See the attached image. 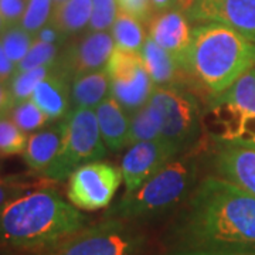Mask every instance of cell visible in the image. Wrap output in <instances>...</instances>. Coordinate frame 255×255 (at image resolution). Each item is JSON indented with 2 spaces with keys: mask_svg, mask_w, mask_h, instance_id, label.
<instances>
[{
  "mask_svg": "<svg viewBox=\"0 0 255 255\" xmlns=\"http://www.w3.org/2000/svg\"><path fill=\"white\" fill-rule=\"evenodd\" d=\"M184 251L255 250V196L223 177H206L179 224Z\"/></svg>",
  "mask_w": 255,
  "mask_h": 255,
  "instance_id": "6da1fadb",
  "label": "cell"
},
{
  "mask_svg": "<svg viewBox=\"0 0 255 255\" xmlns=\"http://www.w3.org/2000/svg\"><path fill=\"white\" fill-rule=\"evenodd\" d=\"M88 219L53 189L20 194L0 207V247L44 255L85 228Z\"/></svg>",
  "mask_w": 255,
  "mask_h": 255,
  "instance_id": "7a4b0ae2",
  "label": "cell"
},
{
  "mask_svg": "<svg viewBox=\"0 0 255 255\" xmlns=\"http://www.w3.org/2000/svg\"><path fill=\"white\" fill-rule=\"evenodd\" d=\"M255 67V43L221 21L193 28L184 70L211 95H219Z\"/></svg>",
  "mask_w": 255,
  "mask_h": 255,
  "instance_id": "3957f363",
  "label": "cell"
},
{
  "mask_svg": "<svg viewBox=\"0 0 255 255\" xmlns=\"http://www.w3.org/2000/svg\"><path fill=\"white\" fill-rule=\"evenodd\" d=\"M197 177V164L190 159L172 160L140 187L122 196L108 210L107 219L139 220L155 217L176 207L190 194Z\"/></svg>",
  "mask_w": 255,
  "mask_h": 255,
  "instance_id": "277c9868",
  "label": "cell"
},
{
  "mask_svg": "<svg viewBox=\"0 0 255 255\" xmlns=\"http://www.w3.org/2000/svg\"><path fill=\"white\" fill-rule=\"evenodd\" d=\"M206 124L221 145L255 147V67L226 91L213 95Z\"/></svg>",
  "mask_w": 255,
  "mask_h": 255,
  "instance_id": "5b68a950",
  "label": "cell"
},
{
  "mask_svg": "<svg viewBox=\"0 0 255 255\" xmlns=\"http://www.w3.org/2000/svg\"><path fill=\"white\" fill-rule=\"evenodd\" d=\"M107 152L108 147L101 137L95 111L73 108L64 119L60 152L41 176L48 182H63L82 164L102 160Z\"/></svg>",
  "mask_w": 255,
  "mask_h": 255,
  "instance_id": "8992f818",
  "label": "cell"
},
{
  "mask_svg": "<svg viewBox=\"0 0 255 255\" xmlns=\"http://www.w3.org/2000/svg\"><path fill=\"white\" fill-rule=\"evenodd\" d=\"M147 104L155 111L162 139L179 153L197 142L200 110L191 94L180 87H155Z\"/></svg>",
  "mask_w": 255,
  "mask_h": 255,
  "instance_id": "52a82bcc",
  "label": "cell"
},
{
  "mask_svg": "<svg viewBox=\"0 0 255 255\" xmlns=\"http://www.w3.org/2000/svg\"><path fill=\"white\" fill-rule=\"evenodd\" d=\"M143 238L124 220L107 219L82 228L54 251L44 255H135Z\"/></svg>",
  "mask_w": 255,
  "mask_h": 255,
  "instance_id": "ba28073f",
  "label": "cell"
},
{
  "mask_svg": "<svg viewBox=\"0 0 255 255\" xmlns=\"http://www.w3.org/2000/svg\"><path fill=\"white\" fill-rule=\"evenodd\" d=\"M111 78V97L130 117L150 100L155 84L147 74L140 53L115 47L107 64Z\"/></svg>",
  "mask_w": 255,
  "mask_h": 255,
  "instance_id": "9c48e42d",
  "label": "cell"
},
{
  "mask_svg": "<svg viewBox=\"0 0 255 255\" xmlns=\"http://www.w3.org/2000/svg\"><path fill=\"white\" fill-rule=\"evenodd\" d=\"M122 180L121 167L110 162L82 164L68 177L67 197L78 210H102L114 200Z\"/></svg>",
  "mask_w": 255,
  "mask_h": 255,
  "instance_id": "30bf717a",
  "label": "cell"
},
{
  "mask_svg": "<svg viewBox=\"0 0 255 255\" xmlns=\"http://www.w3.org/2000/svg\"><path fill=\"white\" fill-rule=\"evenodd\" d=\"M114 48L115 41L111 33L88 31L61 48L53 68L71 81L77 75L107 68Z\"/></svg>",
  "mask_w": 255,
  "mask_h": 255,
  "instance_id": "8fae6325",
  "label": "cell"
},
{
  "mask_svg": "<svg viewBox=\"0 0 255 255\" xmlns=\"http://www.w3.org/2000/svg\"><path fill=\"white\" fill-rule=\"evenodd\" d=\"M177 153L179 150L164 142L163 139L139 142L130 146L121 163V172L127 186V193L135 191L137 187H140L147 179H150L162 167L172 162Z\"/></svg>",
  "mask_w": 255,
  "mask_h": 255,
  "instance_id": "7c38bea8",
  "label": "cell"
},
{
  "mask_svg": "<svg viewBox=\"0 0 255 255\" xmlns=\"http://www.w3.org/2000/svg\"><path fill=\"white\" fill-rule=\"evenodd\" d=\"M147 34L157 46L173 55L184 68L193 28L190 27L189 17L183 11L169 9L155 13L147 21Z\"/></svg>",
  "mask_w": 255,
  "mask_h": 255,
  "instance_id": "4fadbf2b",
  "label": "cell"
},
{
  "mask_svg": "<svg viewBox=\"0 0 255 255\" xmlns=\"http://www.w3.org/2000/svg\"><path fill=\"white\" fill-rule=\"evenodd\" d=\"M214 163L220 177L255 196V147L223 145Z\"/></svg>",
  "mask_w": 255,
  "mask_h": 255,
  "instance_id": "5bb4252c",
  "label": "cell"
},
{
  "mask_svg": "<svg viewBox=\"0 0 255 255\" xmlns=\"http://www.w3.org/2000/svg\"><path fill=\"white\" fill-rule=\"evenodd\" d=\"M31 100L51 122L63 121L73 110L71 81L53 68V71L37 85Z\"/></svg>",
  "mask_w": 255,
  "mask_h": 255,
  "instance_id": "9a60e30c",
  "label": "cell"
},
{
  "mask_svg": "<svg viewBox=\"0 0 255 255\" xmlns=\"http://www.w3.org/2000/svg\"><path fill=\"white\" fill-rule=\"evenodd\" d=\"M64 119L55 127L44 128L28 135L27 145L21 153L27 167L34 173L43 174L54 162L63 143Z\"/></svg>",
  "mask_w": 255,
  "mask_h": 255,
  "instance_id": "2e32d148",
  "label": "cell"
},
{
  "mask_svg": "<svg viewBox=\"0 0 255 255\" xmlns=\"http://www.w3.org/2000/svg\"><path fill=\"white\" fill-rule=\"evenodd\" d=\"M95 115L100 127L101 137L110 150L118 152L129 146L130 117L119 105L118 101L111 97V94L95 110Z\"/></svg>",
  "mask_w": 255,
  "mask_h": 255,
  "instance_id": "e0dca14e",
  "label": "cell"
},
{
  "mask_svg": "<svg viewBox=\"0 0 255 255\" xmlns=\"http://www.w3.org/2000/svg\"><path fill=\"white\" fill-rule=\"evenodd\" d=\"M140 55L155 87H177L176 84L179 82L182 74L189 75L173 55L157 46L149 36L140 50Z\"/></svg>",
  "mask_w": 255,
  "mask_h": 255,
  "instance_id": "ac0fdd59",
  "label": "cell"
},
{
  "mask_svg": "<svg viewBox=\"0 0 255 255\" xmlns=\"http://www.w3.org/2000/svg\"><path fill=\"white\" fill-rule=\"evenodd\" d=\"M111 94V78L107 68L77 75L71 80L73 108L97 110Z\"/></svg>",
  "mask_w": 255,
  "mask_h": 255,
  "instance_id": "d6986e66",
  "label": "cell"
},
{
  "mask_svg": "<svg viewBox=\"0 0 255 255\" xmlns=\"http://www.w3.org/2000/svg\"><path fill=\"white\" fill-rule=\"evenodd\" d=\"M92 14V0H65L55 4L50 23L67 37L88 28Z\"/></svg>",
  "mask_w": 255,
  "mask_h": 255,
  "instance_id": "ffe728a7",
  "label": "cell"
},
{
  "mask_svg": "<svg viewBox=\"0 0 255 255\" xmlns=\"http://www.w3.org/2000/svg\"><path fill=\"white\" fill-rule=\"evenodd\" d=\"M217 21L255 43V0H223Z\"/></svg>",
  "mask_w": 255,
  "mask_h": 255,
  "instance_id": "44dd1931",
  "label": "cell"
},
{
  "mask_svg": "<svg viewBox=\"0 0 255 255\" xmlns=\"http://www.w3.org/2000/svg\"><path fill=\"white\" fill-rule=\"evenodd\" d=\"M143 24L145 23L142 20L129 14L125 10L119 9L117 18L111 27V34L115 41V47L140 53L147 38Z\"/></svg>",
  "mask_w": 255,
  "mask_h": 255,
  "instance_id": "7402d4cb",
  "label": "cell"
},
{
  "mask_svg": "<svg viewBox=\"0 0 255 255\" xmlns=\"http://www.w3.org/2000/svg\"><path fill=\"white\" fill-rule=\"evenodd\" d=\"M162 139L159 121L155 111L149 104L130 115V132H129V146L139 142L159 140Z\"/></svg>",
  "mask_w": 255,
  "mask_h": 255,
  "instance_id": "603a6c76",
  "label": "cell"
},
{
  "mask_svg": "<svg viewBox=\"0 0 255 255\" xmlns=\"http://www.w3.org/2000/svg\"><path fill=\"white\" fill-rule=\"evenodd\" d=\"M7 115L26 133L44 129V127L51 122L31 98L14 104Z\"/></svg>",
  "mask_w": 255,
  "mask_h": 255,
  "instance_id": "cb8c5ba5",
  "label": "cell"
},
{
  "mask_svg": "<svg viewBox=\"0 0 255 255\" xmlns=\"http://www.w3.org/2000/svg\"><path fill=\"white\" fill-rule=\"evenodd\" d=\"M51 71H53V65H44V67H38V68H33L28 71L14 74L11 77V80L7 82L14 104L30 100L33 97V92L36 90L37 85Z\"/></svg>",
  "mask_w": 255,
  "mask_h": 255,
  "instance_id": "d4e9b609",
  "label": "cell"
},
{
  "mask_svg": "<svg viewBox=\"0 0 255 255\" xmlns=\"http://www.w3.org/2000/svg\"><path fill=\"white\" fill-rule=\"evenodd\" d=\"M34 41V36L20 24H11L1 33L0 43L10 60L17 65L28 53Z\"/></svg>",
  "mask_w": 255,
  "mask_h": 255,
  "instance_id": "484cf974",
  "label": "cell"
},
{
  "mask_svg": "<svg viewBox=\"0 0 255 255\" xmlns=\"http://www.w3.org/2000/svg\"><path fill=\"white\" fill-rule=\"evenodd\" d=\"M28 135L11 121L9 115H0V156L20 155L27 145Z\"/></svg>",
  "mask_w": 255,
  "mask_h": 255,
  "instance_id": "4316f807",
  "label": "cell"
},
{
  "mask_svg": "<svg viewBox=\"0 0 255 255\" xmlns=\"http://www.w3.org/2000/svg\"><path fill=\"white\" fill-rule=\"evenodd\" d=\"M53 0H28L26 11L20 20V26L36 36V33L50 23L54 11Z\"/></svg>",
  "mask_w": 255,
  "mask_h": 255,
  "instance_id": "83f0119b",
  "label": "cell"
},
{
  "mask_svg": "<svg viewBox=\"0 0 255 255\" xmlns=\"http://www.w3.org/2000/svg\"><path fill=\"white\" fill-rule=\"evenodd\" d=\"M60 51H61L60 46L48 44V43L34 38L26 57L17 64V73L28 71V70L44 67V65H53L55 60L58 58Z\"/></svg>",
  "mask_w": 255,
  "mask_h": 255,
  "instance_id": "f1b7e54d",
  "label": "cell"
},
{
  "mask_svg": "<svg viewBox=\"0 0 255 255\" xmlns=\"http://www.w3.org/2000/svg\"><path fill=\"white\" fill-rule=\"evenodd\" d=\"M117 0H92V14L88 31H108L118 14Z\"/></svg>",
  "mask_w": 255,
  "mask_h": 255,
  "instance_id": "f546056e",
  "label": "cell"
},
{
  "mask_svg": "<svg viewBox=\"0 0 255 255\" xmlns=\"http://www.w3.org/2000/svg\"><path fill=\"white\" fill-rule=\"evenodd\" d=\"M36 180H30L28 177H24V176L0 177V207H3L6 203L18 197L20 194L33 190V187H36Z\"/></svg>",
  "mask_w": 255,
  "mask_h": 255,
  "instance_id": "4dcf8cb0",
  "label": "cell"
},
{
  "mask_svg": "<svg viewBox=\"0 0 255 255\" xmlns=\"http://www.w3.org/2000/svg\"><path fill=\"white\" fill-rule=\"evenodd\" d=\"M223 0H196L191 20L217 21Z\"/></svg>",
  "mask_w": 255,
  "mask_h": 255,
  "instance_id": "1f68e13d",
  "label": "cell"
},
{
  "mask_svg": "<svg viewBox=\"0 0 255 255\" xmlns=\"http://www.w3.org/2000/svg\"><path fill=\"white\" fill-rule=\"evenodd\" d=\"M119 9L125 10L127 13L142 20L145 24L153 16V9L150 0H117Z\"/></svg>",
  "mask_w": 255,
  "mask_h": 255,
  "instance_id": "d6a6232c",
  "label": "cell"
},
{
  "mask_svg": "<svg viewBox=\"0 0 255 255\" xmlns=\"http://www.w3.org/2000/svg\"><path fill=\"white\" fill-rule=\"evenodd\" d=\"M28 0H0V13L7 24H18L23 17Z\"/></svg>",
  "mask_w": 255,
  "mask_h": 255,
  "instance_id": "836d02e7",
  "label": "cell"
},
{
  "mask_svg": "<svg viewBox=\"0 0 255 255\" xmlns=\"http://www.w3.org/2000/svg\"><path fill=\"white\" fill-rule=\"evenodd\" d=\"M34 38L41 40V41L48 43V44H55V46L60 47H63L67 43V40H68V37L65 36L60 28H57L51 23H48L43 28H40L36 33Z\"/></svg>",
  "mask_w": 255,
  "mask_h": 255,
  "instance_id": "e575fe53",
  "label": "cell"
},
{
  "mask_svg": "<svg viewBox=\"0 0 255 255\" xmlns=\"http://www.w3.org/2000/svg\"><path fill=\"white\" fill-rule=\"evenodd\" d=\"M16 73H17V65L7 57L0 43V81L7 84Z\"/></svg>",
  "mask_w": 255,
  "mask_h": 255,
  "instance_id": "d590c367",
  "label": "cell"
},
{
  "mask_svg": "<svg viewBox=\"0 0 255 255\" xmlns=\"http://www.w3.org/2000/svg\"><path fill=\"white\" fill-rule=\"evenodd\" d=\"M13 105H14V100L9 90V85L6 82L0 81V115L9 114Z\"/></svg>",
  "mask_w": 255,
  "mask_h": 255,
  "instance_id": "8d00e7d4",
  "label": "cell"
},
{
  "mask_svg": "<svg viewBox=\"0 0 255 255\" xmlns=\"http://www.w3.org/2000/svg\"><path fill=\"white\" fill-rule=\"evenodd\" d=\"M177 255H255V250H234V251H183Z\"/></svg>",
  "mask_w": 255,
  "mask_h": 255,
  "instance_id": "74e56055",
  "label": "cell"
},
{
  "mask_svg": "<svg viewBox=\"0 0 255 255\" xmlns=\"http://www.w3.org/2000/svg\"><path fill=\"white\" fill-rule=\"evenodd\" d=\"M150 4L153 9V14L164 10L176 9V0H150Z\"/></svg>",
  "mask_w": 255,
  "mask_h": 255,
  "instance_id": "f35d334b",
  "label": "cell"
},
{
  "mask_svg": "<svg viewBox=\"0 0 255 255\" xmlns=\"http://www.w3.org/2000/svg\"><path fill=\"white\" fill-rule=\"evenodd\" d=\"M196 6V0H176V9L183 11L191 20V14Z\"/></svg>",
  "mask_w": 255,
  "mask_h": 255,
  "instance_id": "ab89813d",
  "label": "cell"
},
{
  "mask_svg": "<svg viewBox=\"0 0 255 255\" xmlns=\"http://www.w3.org/2000/svg\"><path fill=\"white\" fill-rule=\"evenodd\" d=\"M7 26H9V24H7V21L4 20V17H3V16H1V13H0V36H1V33L7 28Z\"/></svg>",
  "mask_w": 255,
  "mask_h": 255,
  "instance_id": "60d3db41",
  "label": "cell"
},
{
  "mask_svg": "<svg viewBox=\"0 0 255 255\" xmlns=\"http://www.w3.org/2000/svg\"><path fill=\"white\" fill-rule=\"evenodd\" d=\"M53 1H54V4H60V3H63L65 0H53Z\"/></svg>",
  "mask_w": 255,
  "mask_h": 255,
  "instance_id": "b9f144b4",
  "label": "cell"
},
{
  "mask_svg": "<svg viewBox=\"0 0 255 255\" xmlns=\"http://www.w3.org/2000/svg\"><path fill=\"white\" fill-rule=\"evenodd\" d=\"M3 251H6V250H3V248L0 247V253H3Z\"/></svg>",
  "mask_w": 255,
  "mask_h": 255,
  "instance_id": "7bdbcfd3",
  "label": "cell"
},
{
  "mask_svg": "<svg viewBox=\"0 0 255 255\" xmlns=\"http://www.w3.org/2000/svg\"><path fill=\"white\" fill-rule=\"evenodd\" d=\"M0 255H7V254H4V251H3V253H0Z\"/></svg>",
  "mask_w": 255,
  "mask_h": 255,
  "instance_id": "ee69618b",
  "label": "cell"
}]
</instances>
